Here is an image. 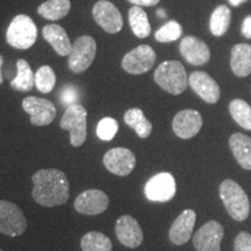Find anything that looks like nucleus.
I'll list each match as a JSON object with an SVG mask.
<instances>
[{
	"mask_svg": "<svg viewBox=\"0 0 251 251\" xmlns=\"http://www.w3.org/2000/svg\"><path fill=\"white\" fill-rule=\"evenodd\" d=\"M188 85L194 92L208 103H216L220 99V86L218 83L203 71H194L188 77Z\"/></svg>",
	"mask_w": 251,
	"mask_h": 251,
	"instance_id": "dca6fc26",
	"label": "nucleus"
},
{
	"mask_svg": "<svg viewBox=\"0 0 251 251\" xmlns=\"http://www.w3.org/2000/svg\"><path fill=\"white\" fill-rule=\"evenodd\" d=\"M59 99H61V102L67 108L69 106L78 103V100H79V93H78L77 87L71 85V84H68V85L63 86L61 90V94H59Z\"/></svg>",
	"mask_w": 251,
	"mask_h": 251,
	"instance_id": "473e14b6",
	"label": "nucleus"
},
{
	"mask_svg": "<svg viewBox=\"0 0 251 251\" xmlns=\"http://www.w3.org/2000/svg\"><path fill=\"white\" fill-rule=\"evenodd\" d=\"M97 55V42L92 36L83 35L75 41L68 56L69 69L75 74L87 70Z\"/></svg>",
	"mask_w": 251,
	"mask_h": 251,
	"instance_id": "423d86ee",
	"label": "nucleus"
},
{
	"mask_svg": "<svg viewBox=\"0 0 251 251\" xmlns=\"http://www.w3.org/2000/svg\"><path fill=\"white\" fill-rule=\"evenodd\" d=\"M18 75L11 81V87L19 92H29L35 85V75L31 70L30 65L26 59H18L17 62Z\"/></svg>",
	"mask_w": 251,
	"mask_h": 251,
	"instance_id": "b1692460",
	"label": "nucleus"
},
{
	"mask_svg": "<svg viewBox=\"0 0 251 251\" xmlns=\"http://www.w3.org/2000/svg\"><path fill=\"white\" fill-rule=\"evenodd\" d=\"M92 17L108 34H117L122 29L124 20L117 6L108 0H99L92 8Z\"/></svg>",
	"mask_w": 251,
	"mask_h": 251,
	"instance_id": "1a4fd4ad",
	"label": "nucleus"
},
{
	"mask_svg": "<svg viewBox=\"0 0 251 251\" xmlns=\"http://www.w3.org/2000/svg\"><path fill=\"white\" fill-rule=\"evenodd\" d=\"M179 51L185 61L192 65H203L211 58L208 46L196 36H185L179 45Z\"/></svg>",
	"mask_w": 251,
	"mask_h": 251,
	"instance_id": "a211bd4d",
	"label": "nucleus"
},
{
	"mask_svg": "<svg viewBox=\"0 0 251 251\" xmlns=\"http://www.w3.org/2000/svg\"><path fill=\"white\" fill-rule=\"evenodd\" d=\"M229 112L236 124L247 130H251V107L242 99H235L229 105Z\"/></svg>",
	"mask_w": 251,
	"mask_h": 251,
	"instance_id": "c85d7f7f",
	"label": "nucleus"
},
{
	"mask_svg": "<svg viewBox=\"0 0 251 251\" xmlns=\"http://www.w3.org/2000/svg\"><path fill=\"white\" fill-rule=\"evenodd\" d=\"M128 18H129L131 30L139 39H146L150 35L151 27H150L148 15L143 8L139 7V6H133L129 9Z\"/></svg>",
	"mask_w": 251,
	"mask_h": 251,
	"instance_id": "a878e982",
	"label": "nucleus"
},
{
	"mask_svg": "<svg viewBox=\"0 0 251 251\" xmlns=\"http://www.w3.org/2000/svg\"><path fill=\"white\" fill-rule=\"evenodd\" d=\"M242 34L244 37H247V39H251V15H248V17L243 20Z\"/></svg>",
	"mask_w": 251,
	"mask_h": 251,
	"instance_id": "c9c22d12",
	"label": "nucleus"
},
{
	"mask_svg": "<svg viewBox=\"0 0 251 251\" xmlns=\"http://www.w3.org/2000/svg\"><path fill=\"white\" fill-rule=\"evenodd\" d=\"M153 79L157 85L174 96H179L186 90L188 85L186 70L183 64L178 61L161 63L153 74Z\"/></svg>",
	"mask_w": 251,
	"mask_h": 251,
	"instance_id": "f03ea898",
	"label": "nucleus"
},
{
	"mask_svg": "<svg viewBox=\"0 0 251 251\" xmlns=\"http://www.w3.org/2000/svg\"><path fill=\"white\" fill-rule=\"evenodd\" d=\"M0 251H2V250H1V249H0Z\"/></svg>",
	"mask_w": 251,
	"mask_h": 251,
	"instance_id": "ea45409f",
	"label": "nucleus"
},
{
	"mask_svg": "<svg viewBox=\"0 0 251 251\" xmlns=\"http://www.w3.org/2000/svg\"><path fill=\"white\" fill-rule=\"evenodd\" d=\"M34 183L33 198L43 207H55L67 203L70 186L64 172L57 169H42L31 177Z\"/></svg>",
	"mask_w": 251,
	"mask_h": 251,
	"instance_id": "f257e3e1",
	"label": "nucleus"
},
{
	"mask_svg": "<svg viewBox=\"0 0 251 251\" xmlns=\"http://www.w3.org/2000/svg\"><path fill=\"white\" fill-rule=\"evenodd\" d=\"M202 127V117L194 109H184L176 114L172 121V129L179 139H192Z\"/></svg>",
	"mask_w": 251,
	"mask_h": 251,
	"instance_id": "2eb2a0df",
	"label": "nucleus"
},
{
	"mask_svg": "<svg viewBox=\"0 0 251 251\" xmlns=\"http://www.w3.org/2000/svg\"><path fill=\"white\" fill-rule=\"evenodd\" d=\"M225 230L218 221H208L193 236V246L198 251H221Z\"/></svg>",
	"mask_w": 251,
	"mask_h": 251,
	"instance_id": "ddd939ff",
	"label": "nucleus"
},
{
	"mask_svg": "<svg viewBox=\"0 0 251 251\" xmlns=\"http://www.w3.org/2000/svg\"><path fill=\"white\" fill-rule=\"evenodd\" d=\"M115 235L121 244L127 248L140 247L143 242V231L136 219L130 215H122L115 224Z\"/></svg>",
	"mask_w": 251,
	"mask_h": 251,
	"instance_id": "f3484780",
	"label": "nucleus"
},
{
	"mask_svg": "<svg viewBox=\"0 0 251 251\" xmlns=\"http://www.w3.org/2000/svg\"><path fill=\"white\" fill-rule=\"evenodd\" d=\"M2 63H4V58H2V56L0 55V85L2 84V80H4V77H2V74H1V67H2Z\"/></svg>",
	"mask_w": 251,
	"mask_h": 251,
	"instance_id": "4c0bfd02",
	"label": "nucleus"
},
{
	"mask_svg": "<svg viewBox=\"0 0 251 251\" xmlns=\"http://www.w3.org/2000/svg\"><path fill=\"white\" fill-rule=\"evenodd\" d=\"M181 34H183V28L179 23L176 20H170L156 31L155 39L161 43H169L180 39Z\"/></svg>",
	"mask_w": 251,
	"mask_h": 251,
	"instance_id": "7c9ffc66",
	"label": "nucleus"
},
{
	"mask_svg": "<svg viewBox=\"0 0 251 251\" xmlns=\"http://www.w3.org/2000/svg\"><path fill=\"white\" fill-rule=\"evenodd\" d=\"M247 0H229V2H230V5L235 6V7H237V6H240L241 4H243V2H246Z\"/></svg>",
	"mask_w": 251,
	"mask_h": 251,
	"instance_id": "e433bc0d",
	"label": "nucleus"
},
{
	"mask_svg": "<svg viewBox=\"0 0 251 251\" xmlns=\"http://www.w3.org/2000/svg\"><path fill=\"white\" fill-rule=\"evenodd\" d=\"M43 37L59 56L64 57L71 52L72 46L64 28L59 25H46L42 29Z\"/></svg>",
	"mask_w": 251,
	"mask_h": 251,
	"instance_id": "aec40b11",
	"label": "nucleus"
},
{
	"mask_svg": "<svg viewBox=\"0 0 251 251\" xmlns=\"http://www.w3.org/2000/svg\"><path fill=\"white\" fill-rule=\"evenodd\" d=\"M27 229V219L18 205L0 200V233L11 237L20 236Z\"/></svg>",
	"mask_w": 251,
	"mask_h": 251,
	"instance_id": "0eeeda50",
	"label": "nucleus"
},
{
	"mask_svg": "<svg viewBox=\"0 0 251 251\" xmlns=\"http://www.w3.org/2000/svg\"><path fill=\"white\" fill-rule=\"evenodd\" d=\"M124 120L126 125L135 130L140 139H147L152 130V125L146 118L140 108H130L125 113Z\"/></svg>",
	"mask_w": 251,
	"mask_h": 251,
	"instance_id": "5701e85b",
	"label": "nucleus"
},
{
	"mask_svg": "<svg viewBox=\"0 0 251 251\" xmlns=\"http://www.w3.org/2000/svg\"><path fill=\"white\" fill-rule=\"evenodd\" d=\"M220 198L225 203L228 214L236 221H244L250 212L249 198L236 181L226 179L219 188Z\"/></svg>",
	"mask_w": 251,
	"mask_h": 251,
	"instance_id": "7ed1b4c3",
	"label": "nucleus"
},
{
	"mask_svg": "<svg viewBox=\"0 0 251 251\" xmlns=\"http://www.w3.org/2000/svg\"><path fill=\"white\" fill-rule=\"evenodd\" d=\"M62 129L70 133V143L74 147L83 146L87 135V111L80 103L69 106L59 122Z\"/></svg>",
	"mask_w": 251,
	"mask_h": 251,
	"instance_id": "39448f33",
	"label": "nucleus"
},
{
	"mask_svg": "<svg viewBox=\"0 0 251 251\" xmlns=\"http://www.w3.org/2000/svg\"><path fill=\"white\" fill-rule=\"evenodd\" d=\"M83 251H112L111 240L99 231H90L84 235L80 241Z\"/></svg>",
	"mask_w": 251,
	"mask_h": 251,
	"instance_id": "cd10ccee",
	"label": "nucleus"
},
{
	"mask_svg": "<svg viewBox=\"0 0 251 251\" xmlns=\"http://www.w3.org/2000/svg\"><path fill=\"white\" fill-rule=\"evenodd\" d=\"M108 196L101 190H86L75 200V209L84 215H98L107 209Z\"/></svg>",
	"mask_w": 251,
	"mask_h": 251,
	"instance_id": "4468645a",
	"label": "nucleus"
},
{
	"mask_svg": "<svg viewBox=\"0 0 251 251\" xmlns=\"http://www.w3.org/2000/svg\"><path fill=\"white\" fill-rule=\"evenodd\" d=\"M231 70L237 77H247L251 74V46L247 43H238L231 49L230 55Z\"/></svg>",
	"mask_w": 251,
	"mask_h": 251,
	"instance_id": "412c9836",
	"label": "nucleus"
},
{
	"mask_svg": "<svg viewBox=\"0 0 251 251\" xmlns=\"http://www.w3.org/2000/svg\"><path fill=\"white\" fill-rule=\"evenodd\" d=\"M197 214L192 209H186L179 214L169 230V238L176 246H183L187 243L192 236Z\"/></svg>",
	"mask_w": 251,
	"mask_h": 251,
	"instance_id": "6ab92c4d",
	"label": "nucleus"
},
{
	"mask_svg": "<svg viewBox=\"0 0 251 251\" xmlns=\"http://www.w3.org/2000/svg\"><path fill=\"white\" fill-rule=\"evenodd\" d=\"M235 251H251V235L246 231H241L235 238Z\"/></svg>",
	"mask_w": 251,
	"mask_h": 251,
	"instance_id": "72a5a7b5",
	"label": "nucleus"
},
{
	"mask_svg": "<svg viewBox=\"0 0 251 251\" xmlns=\"http://www.w3.org/2000/svg\"><path fill=\"white\" fill-rule=\"evenodd\" d=\"M70 8V0H48L37 7V13L47 20L56 21L67 17Z\"/></svg>",
	"mask_w": 251,
	"mask_h": 251,
	"instance_id": "393cba45",
	"label": "nucleus"
},
{
	"mask_svg": "<svg viewBox=\"0 0 251 251\" xmlns=\"http://www.w3.org/2000/svg\"><path fill=\"white\" fill-rule=\"evenodd\" d=\"M155 62V50L148 45H141L124 56L121 67L127 74L142 75L151 70Z\"/></svg>",
	"mask_w": 251,
	"mask_h": 251,
	"instance_id": "6e6552de",
	"label": "nucleus"
},
{
	"mask_svg": "<svg viewBox=\"0 0 251 251\" xmlns=\"http://www.w3.org/2000/svg\"><path fill=\"white\" fill-rule=\"evenodd\" d=\"M103 165L113 175L126 177L133 172L136 165V157L127 148H113L103 156Z\"/></svg>",
	"mask_w": 251,
	"mask_h": 251,
	"instance_id": "f8f14e48",
	"label": "nucleus"
},
{
	"mask_svg": "<svg viewBox=\"0 0 251 251\" xmlns=\"http://www.w3.org/2000/svg\"><path fill=\"white\" fill-rule=\"evenodd\" d=\"M231 20V12L227 6L220 5L211 15L209 28L214 36H222L228 30Z\"/></svg>",
	"mask_w": 251,
	"mask_h": 251,
	"instance_id": "bb28decb",
	"label": "nucleus"
},
{
	"mask_svg": "<svg viewBox=\"0 0 251 251\" xmlns=\"http://www.w3.org/2000/svg\"><path fill=\"white\" fill-rule=\"evenodd\" d=\"M23 108L30 115V124L37 127L48 126L55 120L56 107L48 99L27 97L23 100Z\"/></svg>",
	"mask_w": 251,
	"mask_h": 251,
	"instance_id": "9b49d317",
	"label": "nucleus"
},
{
	"mask_svg": "<svg viewBox=\"0 0 251 251\" xmlns=\"http://www.w3.org/2000/svg\"><path fill=\"white\" fill-rule=\"evenodd\" d=\"M157 15H158L159 18H165V17H166V13H165V11H164V9L159 8L158 11H157Z\"/></svg>",
	"mask_w": 251,
	"mask_h": 251,
	"instance_id": "58836bf2",
	"label": "nucleus"
},
{
	"mask_svg": "<svg viewBox=\"0 0 251 251\" xmlns=\"http://www.w3.org/2000/svg\"><path fill=\"white\" fill-rule=\"evenodd\" d=\"M176 180L174 176L169 172H162L147 181L144 193L150 201L166 202L171 200L176 194Z\"/></svg>",
	"mask_w": 251,
	"mask_h": 251,
	"instance_id": "9d476101",
	"label": "nucleus"
},
{
	"mask_svg": "<svg viewBox=\"0 0 251 251\" xmlns=\"http://www.w3.org/2000/svg\"><path fill=\"white\" fill-rule=\"evenodd\" d=\"M119 130V124L113 118H103L97 126V135L102 141H112Z\"/></svg>",
	"mask_w": 251,
	"mask_h": 251,
	"instance_id": "2f4dec72",
	"label": "nucleus"
},
{
	"mask_svg": "<svg viewBox=\"0 0 251 251\" xmlns=\"http://www.w3.org/2000/svg\"><path fill=\"white\" fill-rule=\"evenodd\" d=\"M130 4L134 6H139V7H142V6H146V7H151V6H156L159 2V0H128Z\"/></svg>",
	"mask_w": 251,
	"mask_h": 251,
	"instance_id": "f704fd0d",
	"label": "nucleus"
},
{
	"mask_svg": "<svg viewBox=\"0 0 251 251\" xmlns=\"http://www.w3.org/2000/svg\"><path fill=\"white\" fill-rule=\"evenodd\" d=\"M56 84V75L49 65L39 68L35 74V86L42 93H49L54 90Z\"/></svg>",
	"mask_w": 251,
	"mask_h": 251,
	"instance_id": "c756f323",
	"label": "nucleus"
},
{
	"mask_svg": "<svg viewBox=\"0 0 251 251\" xmlns=\"http://www.w3.org/2000/svg\"><path fill=\"white\" fill-rule=\"evenodd\" d=\"M37 39V28L33 19L26 14H19L11 21L6 31V41L15 49H29Z\"/></svg>",
	"mask_w": 251,
	"mask_h": 251,
	"instance_id": "20e7f679",
	"label": "nucleus"
},
{
	"mask_svg": "<svg viewBox=\"0 0 251 251\" xmlns=\"http://www.w3.org/2000/svg\"><path fill=\"white\" fill-rule=\"evenodd\" d=\"M229 146L241 168L251 170V137L235 133L229 139Z\"/></svg>",
	"mask_w": 251,
	"mask_h": 251,
	"instance_id": "4be33fe9",
	"label": "nucleus"
}]
</instances>
